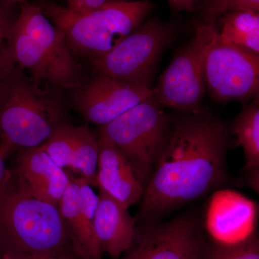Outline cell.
<instances>
[{
  "label": "cell",
  "instance_id": "6da1fadb",
  "mask_svg": "<svg viewBox=\"0 0 259 259\" xmlns=\"http://www.w3.org/2000/svg\"><path fill=\"white\" fill-rule=\"evenodd\" d=\"M169 131L141 199V214L158 216L220 187L226 175L228 131L204 112H186Z\"/></svg>",
  "mask_w": 259,
  "mask_h": 259
},
{
  "label": "cell",
  "instance_id": "7a4b0ae2",
  "mask_svg": "<svg viewBox=\"0 0 259 259\" xmlns=\"http://www.w3.org/2000/svg\"><path fill=\"white\" fill-rule=\"evenodd\" d=\"M0 257L79 259L58 206L29 193L14 170L0 190Z\"/></svg>",
  "mask_w": 259,
  "mask_h": 259
},
{
  "label": "cell",
  "instance_id": "3957f363",
  "mask_svg": "<svg viewBox=\"0 0 259 259\" xmlns=\"http://www.w3.org/2000/svg\"><path fill=\"white\" fill-rule=\"evenodd\" d=\"M55 88L35 81L18 66L0 82V144L13 151L39 147L47 141L65 122Z\"/></svg>",
  "mask_w": 259,
  "mask_h": 259
},
{
  "label": "cell",
  "instance_id": "277c9868",
  "mask_svg": "<svg viewBox=\"0 0 259 259\" xmlns=\"http://www.w3.org/2000/svg\"><path fill=\"white\" fill-rule=\"evenodd\" d=\"M13 38L17 65L35 81L72 90L86 81L64 34L40 6L29 2L22 4Z\"/></svg>",
  "mask_w": 259,
  "mask_h": 259
},
{
  "label": "cell",
  "instance_id": "5b68a950",
  "mask_svg": "<svg viewBox=\"0 0 259 259\" xmlns=\"http://www.w3.org/2000/svg\"><path fill=\"white\" fill-rule=\"evenodd\" d=\"M40 6L64 34L73 55L91 59L110 52L143 23L152 8L144 0L110 3L81 14L52 3Z\"/></svg>",
  "mask_w": 259,
  "mask_h": 259
},
{
  "label": "cell",
  "instance_id": "8992f818",
  "mask_svg": "<svg viewBox=\"0 0 259 259\" xmlns=\"http://www.w3.org/2000/svg\"><path fill=\"white\" fill-rule=\"evenodd\" d=\"M170 121L155 95L100 126L99 136L108 140L134 169L144 189L165 143Z\"/></svg>",
  "mask_w": 259,
  "mask_h": 259
},
{
  "label": "cell",
  "instance_id": "52a82bcc",
  "mask_svg": "<svg viewBox=\"0 0 259 259\" xmlns=\"http://www.w3.org/2000/svg\"><path fill=\"white\" fill-rule=\"evenodd\" d=\"M175 38L168 25L149 20L141 24L110 52L91 59L97 74L150 88L161 53Z\"/></svg>",
  "mask_w": 259,
  "mask_h": 259
},
{
  "label": "cell",
  "instance_id": "ba28073f",
  "mask_svg": "<svg viewBox=\"0 0 259 259\" xmlns=\"http://www.w3.org/2000/svg\"><path fill=\"white\" fill-rule=\"evenodd\" d=\"M218 30L198 23L193 38L177 54L153 89L161 105L185 112L198 111L204 91V64Z\"/></svg>",
  "mask_w": 259,
  "mask_h": 259
},
{
  "label": "cell",
  "instance_id": "9c48e42d",
  "mask_svg": "<svg viewBox=\"0 0 259 259\" xmlns=\"http://www.w3.org/2000/svg\"><path fill=\"white\" fill-rule=\"evenodd\" d=\"M204 83L216 101L258 97L259 55L221 40L218 31L207 51Z\"/></svg>",
  "mask_w": 259,
  "mask_h": 259
},
{
  "label": "cell",
  "instance_id": "30bf717a",
  "mask_svg": "<svg viewBox=\"0 0 259 259\" xmlns=\"http://www.w3.org/2000/svg\"><path fill=\"white\" fill-rule=\"evenodd\" d=\"M73 91L71 101L78 113L100 126L110 123L154 95L153 89L98 74Z\"/></svg>",
  "mask_w": 259,
  "mask_h": 259
},
{
  "label": "cell",
  "instance_id": "8fae6325",
  "mask_svg": "<svg viewBox=\"0 0 259 259\" xmlns=\"http://www.w3.org/2000/svg\"><path fill=\"white\" fill-rule=\"evenodd\" d=\"M203 245L193 219L180 217L148 227L122 259H200Z\"/></svg>",
  "mask_w": 259,
  "mask_h": 259
},
{
  "label": "cell",
  "instance_id": "7c38bea8",
  "mask_svg": "<svg viewBox=\"0 0 259 259\" xmlns=\"http://www.w3.org/2000/svg\"><path fill=\"white\" fill-rule=\"evenodd\" d=\"M70 182L58 204L74 253L79 259H102L94 221L99 196L81 177L69 175Z\"/></svg>",
  "mask_w": 259,
  "mask_h": 259
},
{
  "label": "cell",
  "instance_id": "4fadbf2b",
  "mask_svg": "<svg viewBox=\"0 0 259 259\" xmlns=\"http://www.w3.org/2000/svg\"><path fill=\"white\" fill-rule=\"evenodd\" d=\"M20 150L14 169L18 180L33 197L58 206L69 185V174L40 146Z\"/></svg>",
  "mask_w": 259,
  "mask_h": 259
},
{
  "label": "cell",
  "instance_id": "5bb4252c",
  "mask_svg": "<svg viewBox=\"0 0 259 259\" xmlns=\"http://www.w3.org/2000/svg\"><path fill=\"white\" fill-rule=\"evenodd\" d=\"M97 136V187L128 209L142 199L144 186L122 153L108 140L99 135Z\"/></svg>",
  "mask_w": 259,
  "mask_h": 259
},
{
  "label": "cell",
  "instance_id": "9a60e30c",
  "mask_svg": "<svg viewBox=\"0 0 259 259\" xmlns=\"http://www.w3.org/2000/svg\"><path fill=\"white\" fill-rule=\"evenodd\" d=\"M94 228L102 253L119 258L133 246L136 238V219L128 209L100 190Z\"/></svg>",
  "mask_w": 259,
  "mask_h": 259
},
{
  "label": "cell",
  "instance_id": "2e32d148",
  "mask_svg": "<svg viewBox=\"0 0 259 259\" xmlns=\"http://www.w3.org/2000/svg\"><path fill=\"white\" fill-rule=\"evenodd\" d=\"M209 212L208 229L214 241L234 243L252 236L253 206L238 195H224Z\"/></svg>",
  "mask_w": 259,
  "mask_h": 259
},
{
  "label": "cell",
  "instance_id": "e0dca14e",
  "mask_svg": "<svg viewBox=\"0 0 259 259\" xmlns=\"http://www.w3.org/2000/svg\"><path fill=\"white\" fill-rule=\"evenodd\" d=\"M231 134L236 137V144L244 152L245 170L250 174L254 188L258 190L259 102L258 97L245 107L231 126Z\"/></svg>",
  "mask_w": 259,
  "mask_h": 259
},
{
  "label": "cell",
  "instance_id": "ac0fdd59",
  "mask_svg": "<svg viewBox=\"0 0 259 259\" xmlns=\"http://www.w3.org/2000/svg\"><path fill=\"white\" fill-rule=\"evenodd\" d=\"M221 40L259 55V14L255 12H231L223 15Z\"/></svg>",
  "mask_w": 259,
  "mask_h": 259
},
{
  "label": "cell",
  "instance_id": "d6986e66",
  "mask_svg": "<svg viewBox=\"0 0 259 259\" xmlns=\"http://www.w3.org/2000/svg\"><path fill=\"white\" fill-rule=\"evenodd\" d=\"M98 160V136L88 125L76 126L69 169L90 185L97 187Z\"/></svg>",
  "mask_w": 259,
  "mask_h": 259
},
{
  "label": "cell",
  "instance_id": "ffe728a7",
  "mask_svg": "<svg viewBox=\"0 0 259 259\" xmlns=\"http://www.w3.org/2000/svg\"><path fill=\"white\" fill-rule=\"evenodd\" d=\"M75 127L67 122H63L51 134L40 148L50 156L58 166L69 169L74 146Z\"/></svg>",
  "mask_w": 259,
  "mask_h": 259
},
{
  "label": "cell",
  "instance_id": "44dd1931",
  "mask_svg": "<svg viewBox=\"0 0 259 259\" xmlns=\"http://www.w3.org/2000/svg\"><path fill=\"white\" fill-rule=\"evenodd\" d=\"M200 259H259L258 239L252 235L234 243H204Z\"/></svg>",
  "mask_w": 259,
  "mask_h": 259
},
{
  "label": "cell",
  "instance_id": "7402d4cb",
  "mask_svg": "<svg viewBox=\"0 0 259 259\" xmlns=\"http://www.w3.org/2000/svg\"><path fill=\"white\" fill-rule=\"evenodd\" d=\"M196 10L204 23L214 25L218 18L231 12L258 13L259 0H202Z\"/></svg>",
  "mask_w": 259,
  "mask_h": 259
},
{
  "label": "cell",
  "instance_id": "603a6c76",
  "mask_svg": "<svg viewBox=\"0 0 259 259\" xmlns=\"http://www.w3.org/2000/svg\"><path fill=\"white\" fill-rule=\"evenodd\" d=\"M15 22L6 12L0 10V82L8 77L18 66L13 38Z\"/></svg>",
  "mask_w": 259,
  "mask_h": 259
},
{
  "label": "cell",
  "instance_id": "cb8c5ba5",
  "mask_svg": "<svg viewBox=\"0 0 259 259\" xmlns=\"http://www.w3.org/2000/svg\"><path fill=\"white\" fill-rule=\"evenodd\" d=\"M132 0H67V8L76 13H85L104 5Z\"/></svg>",
  "mask_w": 259,
  "mask_h": 259
},
{
  "label": "cell",
  "instance_id": "d4e9b609",
  "mask_svg": "<svg viewBox=\"0 0 259 259\" xmlns=\"http://www.w3.org/2000/svg\"><path fill=\"white\" fill-rule=\"evenodd\" d=\"M168 2L175 10L193 12L197 9L202 0H168Z\"/></svg>",
  "mask_w": 259,
  "mask_h": 259
},
{
  "label": "cell",
  "instance_id": "484cf974",
  "mask_svg": "<svg viewBox=\"0 0 259 259\" xmlns=\"http://www.w3.org/2000/svg\"><path fill=\"white\" fill-rule=\"evenodd\" d=\"M11 152V150L9 148L7 147L5 145L0 144V190H1L2 186L4 182L8 170L6 166L5 160Z\"/></svg>",
  "mask_w": 259,
  "mask_h": 259
},
{
  "label": "cell",
  "instance_id": "4316f807",
  "mask_svg": "<svg viewBox=\"0 0 259 259\" xmlns=\"http://www.w3.org/2000/svg\"><path fill=\"white\" fill-rule=\"evenodd\" d=\"M29 2V0H0V3H8V4H13V3H20V4H23V3Z\"/></svg>",
  "mask_w": 259,
  "mask_h": 259
},
{
  "label": "cell",
  "instance_id": "83f0119b",
  "mask_svg": "<svg viewBox=\"0 0 259 259\" xmlns=\"http://www.w3.org/2000/svg\"><path fill=\"white\" fill-rule=\"evenodd\" d=\"M47 259H65V258H47Z\"/></svg>",
  "mask_w": 259,
  "mask_h": 259
},
{
  "label": "cell",
  "instance_id": "f1b7e54d",
  "mask_svg": "<svg viewBox=\"0 0 259 259\" xmlns=\"http://www.w3.org/2000/svg\"><path fill=\"white\" fill-rule=\"evenodd\" d=\"M3 259H13V258H3Z\"/></svg>",
  "mask_w": 259,
  "mask_h": 259
}]
</instances>
